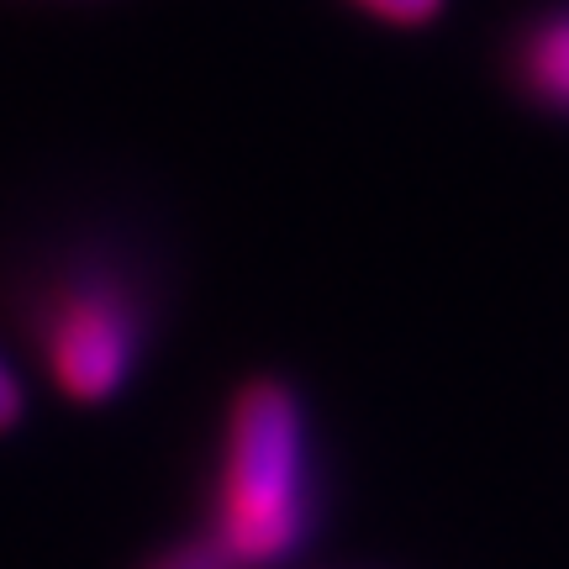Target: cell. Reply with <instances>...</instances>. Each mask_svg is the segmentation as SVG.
Segmentation results:
<instances>
[{
  "label": "cell",
  "mask_w": 569,
  "mask_h": 569,
  "mask_svg": "<svg viewBox=\"0 0 569 569\" xmlns=\"http://www.w3.org/2000/svg\"><path fill=\"white\" fill-rule=\"evenodd\" d=\"M11 306L48 386L69 407H111L159 332L163 259L127 217H74L21 253Z\"/></svg>",
  "instance_id": "1"
},
{
  "label": "cell",
  "mask_w": 569,
  "mask_h": 569,
  "mask_svg": "<svg viewBox=\"0 0 569 569\" xmlns=\"http://www.w3.org/2000/svg\"><path fill=\"white\" fill-rule=\"evenodd\" d=\"M317 517L322 486L306 396L284 375H248L222 407L206 528L243 569H284L311 543Z\"/></svg>",
  "instance_id": "2"
},
{
  "label": "cell",
  "mask_w": 569,
  "mask_h": 569,
  "mask_svg": "<svg viewBox=\"0 0 569 569\" xmlns=\"http://www.w3.org/2000/svg\"><path fill=\"white\" fill-rule=\"evenodd\" d=\"M507 84L549 117L569 122V0L543 6L507 42Z\"/></svg>",
  "instance_id": "3"
},
{
  "label": "cell",
  "mask_w": 569,
  "mask_h": 569,
  "mask_svg": "<svg viewBox=\"0 0 569 569\" xmlns=\"http://www.w3.org/2000/svg\"><path fill=\"white\" fill-rule=\"evenodd\" d=\"M132 569H243V565H238V553L227 549L222 538L201 522V528H190V532H180V538L159 543L153 553H142Z\"/></svg>",
  "instance_id": "4"
},
{
  "label": "cell",
  "mask_w": 569,
  "mask_h": 569,
  "mask_svg": "<svg viewBox=\"0 0 569 569\" xmlns=\"http://www.w3.org/2000/svg\"><path fill=\"white\" fill-rule=\"evenodd\" d=\"M353 11H365L369 21H386L396 32H417V27H432V21L448 11V0H348Z\"/></svg>",
  "instance_id": "5"
},
{
  "label": "cell",
  "mask_w": 569,
  "mask_h": 569,
  "mask_svg": "<svg viewBox=\"0 0 569 569\" xmlns=\"http://www.w3.org/2000/svg\"><path fill=\"white\" fill-rule=\"evenodd\" d=\"M27 380H21L11 359H0V438H11L21 422H27Z\"/></svg>",
  "instance_id": "6"
}]
</instances>
